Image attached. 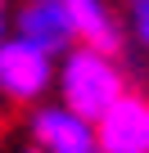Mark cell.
Wrapping results in <instances>:
<instances>
[{
    "instance_id": "6",
    "label": "cell",
    "mask_w": 149,
    "mask_h": 153,
    "mask_svg": "<svg viewBox=\"0 0 149 153\" xmlns=\"http://www.w3.org/2000/svg\"><path fill=\"white\" fill-rule=\"evenodd\" d=\"M68 36H72V27L63 14V0H27V9L18 14V41L54 54L68 45Z\"/></svg>"
},
{
    "instance_id": "3",
    "label": "cell",
    "mask_w": 149,
    "mask_h": 153,
    "mask_svg": "<svg viewBox=\"0 0 149 153\" xmlns=\"http://www.w3.org/2000/svg\"><path fill=\"white\" fill-rule=\"evenodd\" d=\"M95 149L100 153H149V99L122 95L95 122Z\"/></svg>"
},
{
    "instance_id": "2",
    "label": "cell",
    "mask_w": 149,
    "mask_h": 153,
    "mask_svg": "<svg viewBox=\"0 0 149 153\" xmlns=\"http://www.w3.org/2000/svg\"><path fill=\"white\" fill-rule=\"evenodd\" d=\"M50 86V54L27 41H0V90L18 104L41 99Z\"/></svg>"
},
{
    "instance_id": "7",
    "label": "cell",
    "mask_w": 149,
    "mask_h": 153,
    "mask_svg": "<svg viewBox=\"0 0 149 153\" xmlns=\"http://www.w3.org/2000/svg\"><path fill=\"white\" fill-rule=\"evenodd\" d=\"M0 32H5V0H0Z\"/></svg>"
},
{
    "instance_id": "1",
    "label": "cell",
    "mask_w": 149,
    "mask_h": 153,
    "mask_svg": "<svg viewBox=\"0 0 149 153\" xmlns=\"http://www.w3.org/2000/svg\"><path fill=\"white\" fill-rule=\"evenodd\" d=\"M59 90H63V108L68 113H77L82 122H100L122 95H127V86H122V72H118V63L109 59V54H95V50H72L68 59H63V72H59Z\"/></svg>"
},
{
    "instance_id": "4",
    "label": "cell",
    "mask_w": 149,
    "mask_h": 153,
    "mask_svg": "<svg viewBox=\"0 0 149 153\" xmlns=\"http://www.w3.org/2000/svg\"><path fill=\"white\" fill-rule=\"evenodd\" d=\"M32 140H36V153H100L95 126L68 108H41L32 122Z\"/></svg>"
},
{
    "instance_id": "5",
    "label": "cell",
    "mask_w": 149,
    "mask_h": 153,
    "mask_svg": "<svg viewBox=\"0 0 149 153\" xmlns=\"http://www.w3.org/2000/svg\"><path fill=\"white\" fill-rule=\"evenodd\" d=\"M63 14H68L72 36H82V41H86V50L109 54V59L122 50V32H118L113 14L104 9V0H63Z\"/></svg>"
}]
</instances>
